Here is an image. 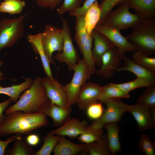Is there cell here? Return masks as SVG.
Returning <instances> with one entry per match:
<instances>
[{"label": "cell", "instance_id": "7c38bea8", "mask_svg": "<svg viewBox=\"0 0 155 155\" xmlns=\"http://www.w3.org/2000/svg\"><path fill=\"white\" fill-rule=\"evenodd\" d=\"M94 30L105 37L121 53L125 55L126 51L134 52L137 51L135 47L123 36L120 30L103 25H97Z\"/></svg>", "mask_w": 155, "mask_h": 155}, {"label": "cell", "instance_id": "8fae6325", "mask_svg": "<svg viewBox=\"0 0 155 155\" xmlns=\"http://www.w3.org/2000/svg\"><path fill=\"white\" fill-rule=\"evenodd\" d=\"M125 56L116 48L112 47L102 55L101 66L99 69L96 70L95 73L103 79L110 78L118 71L121 61Z\"/></svg>", "mask_w": 155, "mask_h": 155}, {"label": "cell", "instance_id": "9a60e30c", "mask_svg": "<svg viewBox=\"0 0 155 155\" xmlns=\"http://www.w3.org/2000/svg\"><path fill=\"white\" fill-rule=\"evenodd\" d=\"M88 126L87 122L81 121L78 118L70 119L59 127L50 132L51 133L59 136H67L74 138L80 135Z\"/></svg>", "mask_w": 155, "mask_h": 155}, {"label": "cell", "instance_id": "ffe728a7", "mask_svg": "<svg viewBox=\"0 0 155 155\" xmlns=\"http://www.w3.org/2000/svg\"><path fill=\"white\" fill-rule=\"evenodd\" d=\"M41 32L36 34H29L27 36L28 41L31 44L36 53L40 57L43 69L47 77L51 80L53 79L50 63L43 48L41 42Z\"/></svg>", "mask_w": 155, "mask_h": 155}, {"label": "cell", "instance_id": "e0dca14e", "mask_svg": "<svg viewBox=\"0 0 155 155\" xmlns=\"http://www.w3.org/2000/svg\"><path fill=\"white\" fill-rule=\"evenodd\" d=\"M92 34L94 42L92 55L96 65L100 67L102 65V56L114 46L105 37L96 30H93Z\"/></svg>", "mask_w": 155, "mask_h": 155}, {"label": "cell", "instance_id": "ba28073f", "mask_svg": "<svg viewBox=\"0 0 155 155\" xmlns=\"http://www.w3.org/2000/svg\"><path fill=\"white\" fill-rule=\"evenodd\" d=\"M63 36L62 28L51 24L46 25L41 32L42 46L50 63L56 65L52 57L53 54L55 51L61 52L62 51Z\"/></svg>", "mask_w": 155, "mask_h": 155}, {"label": "cell", "instance_id": "4fadbf2b", "mask_svg": "<svg viewBox=\"0 0 155 155\" xmlns=\"http://www.w3.org/2000/svg\"><path fill=\"white\" fill-rule=\"evenodd\" d=\"M42 80L47 95L51 102L63 107L69 106L64 86L57 79L51 80L47 77Z\"/></svg>", "mask_w": 155, "mask_h": 155}, {"label": "cell", "instance_id": "f35d334b", "mask_svg": "<svg viewBox=\"0 0 155 155\" xmlns=\"http://www.w3.org/2000/svg\"><path fill=\"white\" fill-rule=\"evenodd\" d=\"M86 109L87 116L94 121L100 118L104 112L101 103L97 102L90 105Z\"/></svg>", "mask_w": 155, "mask_h": 155}, {"label": "cell", "instance_id": "f546056e", "mask_svg": "<svg viewBox=\"0 0 155 155\" xmlns=\"http://www.w3.org/2000/svg\"><path fill=\"white\" fill-rule=\"evenodd\" d=\"M26 5L22 0H4L0 5L1 12L15 14L21 12Z\"/></svg>", "mask_w": 155, "mask_h": 155}, {"label": "cell", "instance_id": "d4e9b609", "mask_svg": "<svg viewBox=\"0 0 155 155\" xmlns=\"http://www.w3.org/2000/svg\"><path fill=\"white\" fill-rule=\"evenodd\" d=\"M101 10L98 1H96L88 8L85 15V22L88 37L91 35L100 17Z\"/></svg>", "mask_w": 155, "mask_h": 155}, {"label": "cell", "instance_id": "cb8c5ba5", "mask_svg": "<svg viewBox=\"0 0 155 155\" xmlns=\"http://www.w3.org/2000/svg\"><path fill=\"white\" fill-rule=\"evenodd\" d=\"M33 79L32 78H26L24 81L19 84L13 85L11 86L4 87L0 85V94L6 95L11 98L14 102H16L20 94L24 91L29 88L32 84Z\"/></svg>", "mask_w": 155, "mask_h": 155}, {"label": "cell", "instance_id": "3957f363", "mask_svg": "<svg viewBox=\"0 0 155 155\" xmlns=\"http://www.w3.org/2000/svg\"><path fill=\"white\" fill-rule=\"evenodd\" d=\"M126 37L137 51L150 57L155 53V20L154 18L143 20L133 28Z\"/></svg>", "mask_w": 155, "mask_h": 155}, {"label": "cell", "instance_id": "bcb514c9", "mask_svg": "<svg viewBox=\"0 0 155 155\" xmlns=\"http://www.w3.org/2000/svg\"><path fill=\"white\" fill-rule=\"evenodd\" d=\"M1 0H0V4H1ZM1 12L0 11V13H1Z\"/></svg>", "mask_w": 155, "mask_h": 155}, {"label": "cell", "instance_id": "9c48e42d", "mask_svg": "<svg viewBox=\"0 0 155 155\" xmlns=\"http://www.w3.org/2000/svg\"><path fill=\"white\" fill-rule=\"evenodd\" d=\"M104 103L106 108L101 117L94 121L91 125L87 126L94 129H103L106 125L120 121L123 114L127 112L126 105L120 99H110Z\"/></svg>", "mask_w": 155, "mask_h": 155}, {"label": "cell", "instance_id": "5bb4252c", "mask_svg": "<svg viewBox=\"0 0 155 155\" xmlns=\"http://www.w3.org/2000/svg\"><path fill=\"white\" fill-rule=\"evenodd\" d=\"M102 87L92 82L85 83L80 88L76 103L79 108L84 110L90 105L98 101Z\"/></svg>", "mask_w": 155, "mask_h": 155}, {"label": "cell", "instance_id": "603a6c76", "mask_svg": "<svg viewBox=\"0 0 155 155\" xmlns=\"http://www.w3.org/2000/svg\"><path fill=\"white\" fill-rule=\"evenodd\" d=\"M102 90L99 101L104 103L110 99L127 98L130 97L129 92L117 86L115 83H110L102 87Z\"/></svg>", "mask_w": 155, "mask_h": 155}, {"label": "cell", "instance_id": "277c9868", "mask_svg": "<svg viewBox=\"0 0 155 155\" xmlns=\"http://www.w3.org/2000/svg\"><path fill=\"white\" fill-rule=\"evenodd\" d=\"M25 13L17 18H4L0 21V52L13 47L22 38L25 32Z\"/></svg>", "mask_w": 155, "mask_h": 155}, {"label": "cell", "instance_id": "d6a6232c", "mask_svg": "<svg viewBox=\"0 0 155 155\" xmlns=\"http://www.w3.org/2000/svg\"><path fill=\"white\" fill-rule=\"evenodd\" d=\"M103 129H94L87 127L84 131L78 137L80 142L88 144L96 142L99 140L103 134Z\"/></svg>", "mask_w": 155, "mask_h": 155}, {"label": "cell", "instance_id": "d590c367", "mask_svg": "<svg viewBox=\"0 0 155 155\" xmlns=\"http://www.w3.org/2000/svg\"><path fill=\"white\" fill-rule=\"evenodd\" d=\"M125 0H102L99 4L101 10V16L97 25L102 24L106 17L113 7L117 5L121 4Z\"/></svg>", "mask_w": 155, "mask_h": 155}, {"label": "cell", "instance_id": "30bf717a", "mask_svg": "<svg viewBox=\"0 0 155 155\" xmlns=\"http://www.w3.org/2000/svg\"><path fill=\"white\" fill-rule=\"evenodd\" d=\"M127 112L133 115L137 123L139 130L144 132L155 127V107H151L137 104H126Z\"/></svg>", "mask_w": 155, "mask_h": 155}, {"label": "cell", "instance_id": "7bdbcfd3", "mask_svg": "<svg viewBox=\"0 0 155 155\" xmlns=\"http://www.w3.org/2000/svg\"><path fill=\"white\" fill-rule=\"evenodd\" d=\"M40 137L36 134H31L28 135L26 138V142L31 146H35L37 145L40 142Z\"/></svg>", "mask_w": 155, "mask_h": 155}, {"label": "cell", "instance_id": "1f68e13d", "mask_svg": "<svg viewBox=\"0 0 155 155\" xmlns=\"http://www.w3.org/2000/svg\"><path fill=\"white\" fill-rule=\"evenodd\" d=\"M137 104L155 107V84L146 87V90L137 98Z\"/></svg>", "mask_w": 155, "mask_h": 155}, {"label": "cell", "instance_id": "7402d4cb", "mask_svg": "<svg viewBox=\"0 0 155 155\" xmlns=\"http://www.w3.org/2000/svg\"><path fill=\"white\" fill-rule=\"evenodd\" d=\"M118 123L107 124L103 127L106 130L109 148L111 154H117L121 150L119 140V128Z\"/></svg>", "mask_w": 155, "mask_h": 155}, {"label": "cell", "instance_id": "2e32d148", "mask_svg": "<svg viewBox=\"0 0 155 155\" xmlns=\"http://www.w3.org/2000/svg\"><path fill=\"white\" fill-rule=\"evenodd\" d=\"M71 106L63 107L50 102L42 111L46 116L50 117L53 120L55 126L63 124L71 119Z\"/></svg>", "mask_w": 155, "mask_h": 155}, {"label": "cell", "instance_id": "4316f807", "mask_svg": "<svg viewBox=\"0 0 155 155\" xmlns=\"http://www.w3.org/2000/svg\"><path fill=\"white\" fill-rule=\"evenodd\" d=\"M84 151L90 155H109L111 154L106 134L102 135L100 139L95 142L86 144Z\"/></svg>", "mask_w": 155, "mask_h": 155}, {"label": "cell", "instance_id": "ab89813d", "mask_svg": "<svg viewBox=\"0 0 155 155\" xmlns=\"http://www.w3.org/2000/svg\"><path fill=\"white\" fill-rule=\"evenodd\" d=\"M98 0H85L82 5L73 12L69 13L70 16L76 17L85 15L88 8Z\"/></svg>", "mask_w": 155, "mask_h": 155}, {"label": "cell", "instance_id": "f6af8a7d", "mask_svg": "<svg viewBox=\"0 0 155 155\" xmlns=\"http://www.w3.org/2000/svg\"><path fill=\"white\" fill-rule=\"evenodd\" d=\"M3 61H0V67L3 64ZM4 75V74L3 72L0 71V81L5 79H7L5 77L3 78Z\"/></svg>", "mask_w": 155, "mask_h": 155}, {"label": "cell", "instance_id": "52a82bcc", "mask_svg": "<svg viewBox=\"0 0 155 155\" xmlns=\"http://www.w3.org/2000/svg\"><path fill=\"white\" fill-rule=\"evenodd\" d=\"M62 29L64 33L63 48L53 57L60 63L67 64L69 71H73L79 60L78 52L73 43L71 30L66 18H61Z\"/></svg>", "mask_w": 155, "mask_h": 155}, {"label": "cell", "instance_id": "484cf974", "mask_svg": "<svg viewBox=\"0 0 155 155\" xmlns=\"http://www.w3.org/2000/svg\"><path fill=\"white\" fill-rule=\"evenodd\" d=\"M75 17L74 40L81 52L88 38L85 15Z\"/></svg>", "mask_w": 155, "mask_h": 155}, {"label": "cell", "instance_id": "4dcf8cb0", "mask_svg": "<svg viewBox=\"0 0 155 155\" xmlns=\"http://www.w3.org/2000/svg\"><path fill=\"white\" fill-rule=\"evenodd\" d=\"M12 148L10 150L8 155H34V152L31 146L26 142L23 140L20 137H17Z\"/></svg>", "mask_w": 155, "mask_h": 155}, {"label": "cell", "instance_id": "e575fe53", "mask_svg": "<svg viewBox=\"0 0 155 155\" xmlns=\"http://www.w3.org/2000/svg\"><path fill=\"white\" fill-rule=\"evenodd\" d=\"M155 84H153L146 79L137 77L134 80L126 83L115 84V85L123 90L129 92L137 88L142 87H147Z\"/></svg>", "mask_w": 155, "mask_h": 155}, {"label": "cell", "instance_id": "83f0119b", "mask_svg": "<svg viewBox=\"0 0 155 155\" xmlns=\"http://www.w3.org/2000/svg\"><path fill=\"white\" fill-rule=\"evenodd\" d=\"M60 136L54 135L50 132L43 138V144L40 149L35 152L34 155H50L59 141Z\"/></svg>", "mask_w": 155, "mask_h": 155}, {"label": "cell", "instance_id": "5b68a950", "mask_svg": "<svg viewBox=\"0 0 155 155\" xmlns=\"http://www.w3.org/2000/svg\"><path fill=\"white\" fill-rule=\"evenodd\" d=\"M125 2L117 9L110 11L102 25L119 30L139 25L143 20L136 13H131Z\"/></svg>", "mask_w": 155, "mask_h": 155}, {"label": "cell", "instance_id": "836d02e7", "mask_svg": "<svg viewBox=\"0 0 155 155\" xmlns=\"http://www.w3.org/2000/svg\"><path fill=\"white\" fill-rule=\"evenodd\" d=\"M132 60L140 65L155 72V57H150L138 51H136L133 54Z\"/></svg>", "mask_w": 155, "mask_h": 155}, {"label": "cell", "instance_id": "7a4b0ae2", "mask_svg": "<svg viewBox=\"0 0 155 155\" xmlns=\"http://www.w3.org/2000/svg\"><path fill=\"white\" fill-rule=\"evenodd\" d=\"M43 85L42 79L35 78L30 87L19 97L14 104L8 106L5 110V114L16 111H21L28 114L42 113L50 102Z\"/></svg>", "mask_w": 155, "mask_h": 155}, {"label": "cell", "instance_id": "ee69618b", "mask_svg": "<svg viewBox=\"0 0 155 155\" xmlns=\"http://www.w3.org/2000/svg\"><path fill=\"white\" fill-rule=\"evenodd\" d=\"M15 137H9L6 141L0 140V155L4 154L6 148L10 143L15 141Z\"/></svg>", "mask_w": 155, "mask_h": 155}, {"label": "cell", "instance_id": "ac0fdd59", "mask_svg": "<svg viewBox=\"0 0 155 155\" xmlns=\"http://www.w3.org/2000/svg\"><path fill=\"white\" fill-rule=\"evenodd\" d=\"M124 2L143 20L154 18L155 16V0H125Z\"/></svg>", "mask_w": 155, "mask_h": 155}, {"label": "cell", "instance_id": "60d3db41", "mask_svg": "<svg viewBox=\"0 0 155 155\" xmlns=\"http://www.w3.org/2000/svg\"><path fill=\"white\" fill-rule=\"evenodd\" d=\"M38 6L43 8H48L53 10L59 5L63 0H35Z\"/></svg>", "mask_w": 155, "mask_h": 155}, {"label": "cell", "instance_id": "44dd1931", "mask_svg": "<svg viewBox=\"0 0 155 155\" xmlns=\"http://www.w3.org/2000/svg\"><path fill=\"white\" fill-rule=\"evenodd\" d=\"M86 144L73 143L66 139L64 136H60L59 141L52 152L54 155H75L84 151Z\"/></svg>", "mask_w": 155, "mask_h": 155}, {"label": "cell", "instance_id": "8d00e7d4", "mask_svg": "<svg viewBox=\"0 0 155 155\" xmlns=\"http://www.w3.org/2000/svg\"><path fill=\"white\" fill-rule=\"evenodd\" d=\"M138 146L140 150L145 155H155V142L148 135L142 134L140 136Z\"/></svg>", "mask_w": 155, "mask_h": 155}, {"label": "cell", "instance_id": "6da1fadb", "mask_svg": "<svg viewBox=\"0 0 155 155\" xmlns=\"http://www.w3.org/2000/svg\"><path fill=\"white\" fill-rule=\"evenodd\" d=\"M48 124L46 116L43 113L28 114L21 111H13L6 115L0 124V136L15 134L29 135Z\"/></svg>", "mask_w": 155, "mask_h": 155}, {"label": "cell", "instance_id": "f1b7e54d", "mask_svg": "<svg viewBox=\"0 0 155 155\" xmlns=\"http://www.w3.org/2000/svg\"><path fill=\"white\" fill-rule=\"evenodd\" d=\"M93 37L92 32L90 36L88 37L86 42L84 45L81 53L83 56V59L87 65L91 76L95 73L96 71V64L92 53V43Z\"/></svg>", "mask_w": 155, "mask_h": 155}, {"label": "cell", "instance_id": "d6986e66", "mask_svg": "<svg viewBox=\"0 0 155 155\" xmlns=\"http://www.w3.org/2000/svg\"><path fill=\"white\" fill-rule=\"evenodd\" d=\"M123 60V65L118 69V71H129L134 74L137 77L146 79L155 84V72L140 65L126 56Z\"/></svg>", "mask_w": 155, "mask_h": 155}, {"label": "cell", "instance_id": "74e56055", "mask_svg": "<svg viewBox=\"0 0 155 155\" xmlns=\"http://www.w3.org/2000/svg\"><path fill=\"white\" fill-rule=\"evenodd\" d=\"M62 5L57 9V13L61 15L66 12L71 13L81 6L83 0H63Z\"/></svg>", "mask_w": 155, "mask_h": 155}, {"label": "cell", "instance_id": "b9f144b4", "mask_svg": "<svg viewBox=\"0 0 155 155\" xmlns=\"http://www.w3.org/2000/svg\"><path fill=\"white\" fill-rule=\"evenodd\" d=\"M12 102V99L10 98L0 103V124L3 121L5 118L6 115L3 114L4 111Z\"/></svg>", "mask_w": 155, "mask_h": 155}, {"label": "cell", "instance_id": "8992f818", "mask_svg": "<svg viewBox=\"0 0 155 155\" xmlns=\"http://www.w3.org/2000/svg\"><path fill=\"white\" fill-rule=\"evenodd\" d=\"M73 71L74 73L71 81L64 86L69 106L76 104L81 88L91 76L89 68L83 59H79Z\"/></svg>", "mask_w": 155, "mask_h": 155}]
</instances>
